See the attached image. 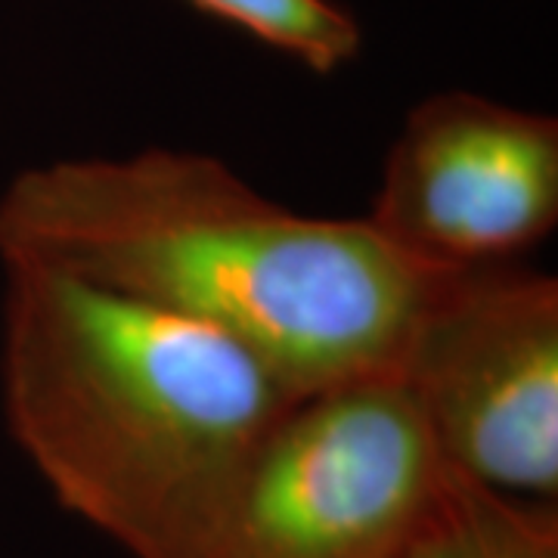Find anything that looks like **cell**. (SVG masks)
I'll return each mask as SVG.
<instances>
[{
  "instance_id": "cell-1",
  "label": "cell",
  "mask_w": 558,
  "mask_h": 558,
  "mask_svg": "<svg viewBox=\"0 0 558 558\" xmlns=\"http://www.w3.org/2000/svg\"><path fill=\"white\" fill-rule=\"evenodd\" d=\"M0 264L50 267L205 323L299 398L395 373L435 277L366 218L301 215L186 149L25 168L0 193Z\"/></svg>"
},
{
  "instance_id": "cell-2",
  "label": "cell",
  "mask_w": 558,
  "mask_h": 558,
  "mask_svg": "<svg viewBox=\"0 0 558 558\" xmlns=\"http://www.w3.org/2000/svg\"><path fill=\"white\" fill-rule=\"evenodd\" d=\"M3 267V413L69 515L128 558H190L292 403L223 332L87 279Z\"/></svg>"
},
{
  "instance_id": "cell-3",
  "label": "cell",
  "mask_w": 558,
  "mask_h": 558,
  "mask_svg": "<svg viewBox=\"0 0 558 558\" xmlns=\"http://www.w3.org/2000/svg\"><path fill=\"white\" fill-rule=\"evenodd\" d=\"M395 373L292 403L190 558H391L444 475Z\"/></svg>"
},
{
  "instance_id": "cell-4",
  "label": "cell",
  "mask_w": 558,
  "mask_h": 558,
  "mask_svg": "<svg viewBox=\"0 0 558 558\" xmlns=\"http://www.w3.org/2000/svg\"><path fill=\"white\" fill-rule=\"evenodd\" d=\"M395 376L450 469L556 502V277L521 260L435 274Z\"/></svg>"
},
{
  "instance_id": "cell-5",
  "label": "cell",
  "mask_w": 558,
  "mask_h": 558,
  "mask_svg": "<svg viewBox=\"0 0 558 558\" xmlns=\"http://www.w3.org/2000/svg\"><path fill=\"white\" fill-rule=\"evenodd\" d=\"M425 274L521 260L558 223V121L472 90L410 109L366 215Z\"/></svg>"
},
{
  "instance_id": "cell-6",
  "label": "cell",
  "mask_w": 558,
  "mask_h": 558,
  "mask_svg": "<svg viewBox=\"0 0 558 558\" xmlns=\"http://www.w3.org/2000/svg\"><path fill=\"white\" fill-rule=\"evenodd\" d=\"M391 558H558V506L499 494L444 465L435 497Z\"/></svg>"
},
{
  "instance_id": "cell-7",
  "label": "cell",
  "mask_w": 558,
  "mask_h": 558,
  "mask_svg": "<svg viewBox=\"0 0 558 558\" xmlns=\"http://www.w3.org/2000/svg\"><path fill=\"white\" fill-rule=\"evenodd\" d=\"M236 25L317 75H329L360 53L357 20L332 0H190Z\"/></svg>"
}]
</instances>
